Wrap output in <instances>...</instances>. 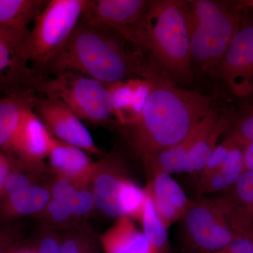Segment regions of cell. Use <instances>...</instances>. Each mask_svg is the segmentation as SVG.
Masks as SVG:
<instances>
[{
    "mask_svg": "<svg viewBox=\"0 0 253 253\" xmlns=\"http://www.w3.org/2000/svg\"><path fill=\"white\" fill-rule=\"evenodd\" d=\"M148 4L146 0H90L80 22L116 33L136 46Z\"/></svg>",
    "mask_w": 253,
    "mask_h": 253,
    "instance_id": "cell-9",
    "label": "cell"
},
{
    "mask_svg": "<svg viewBox=\"0 0 253 253\" xmlns=\"http://www.w3.org/2000/svg\"><path fill=\"white\" fill-rule=\"evenodd\" d=\"M19 49L0 36V89L6 92L26 88L31 72L21 64Z\"/></svg>",
    "mask_w": 253,
    "mask_h": 253,
    "instance_id": "cell-22",
    "label": "cell"
},
{
    "mask_svg": "<svg viewBox=\"0 0 253 253\" xmlns=\"http://www.w3.org/2000/svg\"><path fill=\"white\" fill-rule=\"evenodd\" d=\"M11 253H37V251L34 246H33V248H28L21 247V246H18Z\"/></svg>",
    "mask_w": 253,
    "mask_h": 253,
    "instance_id": "cell-35",
    "label": "cell"
},
{
    "mask_svg": "<svg viewBox=\"0 0 253 253\" xmlns=\"http://www.w3.org/2000/svg\"><path fill=\"white\" fill-rule=\"evenodd\" d=\"M220 198L236 212L253 219V171H245Z\"/></svg>",
    "mask_w": 253,
    "mask_h": 253,
    "instance_id": "cell-24",
    "label": "cell"
},
{
    "mask_svg": "<svg viewBox=\"0 0 253 253\" xmlns=\"http://www.w3.org/2000/svg\"><path fill=\"white\" fill-rule=\"evenodd\" d=\"M99 241L105 253H161L139 230L134 220L126 216L116 219L101 234Z\"/></svg>",
    "mask_w": 253,
    "mask_h": 253,
    "instance_id": "cell-18",
    "label": "cell"
},
{
    "mask_svg": "<svg viewBox=\"0 0 253 253\" xmlns=\"http://www.w3.org/2000/svg\"><path fill=\"white\" fill-rule=\"evenodd\" d=\"M158 79L131 78L107 84L113 116L118 126H130L139 121Z\"/></svg>",
    "mask_w": 253,
    "mask_h": 253,
    "instance_id": "cell-13",
    "label": "cell"
},
{
    "mask_svg": "<svg viewBox=\"0 0 253 253\" xmlns=\"http://www.w3.org/2000/svg\"><path fill=\"white\" fill-rule=\"evenodd\" d=\"M83 149L54 137L47 160L55 176L68 179L80 186H90L98 161Z\"/></svg>",
    "mask_w": 253,
    "mask_h": 253,
    "instance_id": "cell-14",
    "label": "cell"
},
{
    "mask_svg": "<svg viewBox=\"0 0 253 253\" xmlns=\"http://www.w3.org/2000/svg\"><path fill=\"white\" fill-rule=\"evenodd\" d=\"M240 6L243 9L246 8H251L253 10V0H246V1H239Z\"/></svg>",
    "mask_w": 253,
    "mask_h": 253,
    "instance_id": "cell-36",
    "label": "cell"
},
{
    "mask_svg": "<svg viewBox=\"0 0 253 253\" xmlns=\"http://www.w3.org/2000/svg\"><path fill=\"white\" fill-rule=\"evenodd\" d=\"M234 239L226 248L216 253H253V234L234 233Z\"/></svg>",
    "mask_w": 253,
    "mask_h": 253,
    "instance_id": "cell-32",
    "label": "cell"
},
{
    "mask_svg": "<svg viewBox=\"0 0 253 253\" xmlns=\"http://www.w3.org/2000/svg\"><path fill=\"white\" fill-rule=\"evenodd\" d=\"M99 241L86 231L72 230L59 236V253H99Z\"/></svg>",
    "mask_w": 253,
    "mask_h": 253,
    "instance_id": "cell-25",
    "label": "cell"
},
{
    "mask_svg": "<svg viewBox=\"0 0 253 253\" xmlns=\"http://www.w3.org/2000/svg\"><path fill=\"white\" fill-rule=\"evenodd\" d=\"M51 199L50 190L36 182L0 199V218L12 221L43 212Z\"/></svg>",
    "mask_w": 253,
    "mask_h": 253,
    "instance_id": "cell-19",
    "label": "cell"
},
{
    "mask_svg": "<svg viewBox=\"0 0 253 253\" xmlns=\"http://www.w3.org/2000/svg\"><path fill=\"white\" fill-rule=\"evenodd\" d=\"M237 144L230 136H228L220 144L217 145V147L208 158L204 169L201 171V177L210 175L219 171L225 162L231 150Z\"/></svg>",
    "mask_w": 253,
    "mask_h": 253,
    "instance_id": "cell-29",
    "label": "cell"
},
{
    "mask_svg": "<svg viewBox=\"0 0 253 253\" xmlns=\"http://www.w3.org/2000/svg\"><path fill=\"white\" fill-rule=\"evenodd\" d=\"M48 0H0V36L20 50Z\"/></svg>",
    "mask_w": 253,
    "mask_h": 253,
    "instance_id": "cell-15",
    "label": "cell"
},
{
    "mask_svg": "<svg viewBox=\"0 0 253 253\" xmlns=\"http://www.w3.org/2000/svg\"><path fill=\"white\" fill-rule=\"evenodd\" d=\"M42 213L49 223L56 225H66L68 223H72L75 219L62 201L52 198Z\"/></svg>",
    "mask_w": 253,
    "mask_h": 253,
    "instance_id": "cell-30",
    "label": "cell"
},
{
    "mask_svg": "<svg viewBox=\"0 0 253 253\" xmlns=\"http://www.w3.org/2000/svg\"><path fill=\"white\" fill-rule=\"evenodd\" d=\"M229 136L243 149L246 145L253 142V104L239 118Z\"/></svg>",
    "mask_w": 253,
    "mask_h": 253,
    "instance_id": "cell-28",
    "label": "cell"
},
{
    "mask_svg": "<svg viewBox=\"0 0 253 253\" xmlns=\"http://www.w3.org/2000/svg\"><path fill=\"white\" fill-rule=\"evenodd\" d=\"M211 111L207 96L179 87L163 77L156 81L139 121L118 126L144 163L184 140Z\"/></svg>",
    "mask_w": 253,
    "mask_h": 253,
    "instance_id": "cell-2",
    "label": "cell"
},
{
    "mask_svg": "<svg viewBox=\"0 0 253 253\" xmlns=\"http://www.w3.org/2000/svg\"><path fill=\"white\" fill-rule=\"evenodd\" d=\"M16 168H21L15 162L13 158L0 151V199L2 196L5 183L8 176Z\"/></svg>",
    "mask_w": 253,
    "mask_h": 253,
    "instance_id": "cell-34",
    "label": "cell"
},
{
    "mask_svg": "<svg viewBox=\"0 0 253 253\" xmlns=\"http://www.w3.org/2000/svg\"><path fill=\"white\" fill-rule=\"evenodd\" d=\"M34 248L37 253H59V236L51 230L44 231Z\"/></svg>",
    "mask_w": 253,
    "mask_h": 253,
    "instance_id": "cell-33",
    "label": "cell"
},
{
    "mask_svg": "<svg viewBox=\"0 0 253 253\" xmlns=\"http://www.w3.org/2000/svg\"><path fill=\"white\" fill-rule=\"evenodd\" d=\"M245 171H246V167H245L244 149L239 145H236L231 150L225 162L217 172H220L229 186V190L237 182Z\"/></svg>",
    "mask_w": 253,
    "mask_h": 253,
    "instance_id": "cell-27",
    "label": "cell"
},
{
    "mask_svg": "<svg viewBox=\"0 0 253 253\" xmlns=\"http://www.w3.org/2000/svg\"><path fill=\"white\" fill-rule=\"evenodd\" d=\"M53 140L54 136L32 109L23 118L6 154L23 170L35 172L41 169L47 159Z\"/></svg>",
    "mask_w": 253,
    "mask_h": 253,
    "instance_id": "cell-12",
    "label": "cell"
},
{
    "mask_svg": "<svg viewBox=\"0 0 253 253\" xmlns=\"http://www.w3.org/2000/svg\"><path fill=\"white\" fill-rule=\"evenodd\" d=\"M219 76L236 96L253 91V23L243 28L231 41L217 68Z\"/></svg>",
    "mask_w": 253,
    "mask_h": 253,
    "instance_id": "cell-11",
    "label": "cell"
},
{
    "mask_svg": "<svg viewBox=\"0 0 253 253\" xmlns=\"http://www.w3.org/2000/svg\"><path fill=\"white\" fill-rule=\"evenodd\" d=\"M122 158L111 154L98 161L90 188L95 208L109 217L140 221L146 193L126 174Z\"/></svg>",
    "mask_w": 253,
    "mask_h": 253,
    "instance_id": "cell-7",
    "label": "cell"
},
{
    "mask_svg": "<svg viewBox=\"0 0 253 253\" xmlns=\"http://www.w3.org/2000/svg\"><path fill=\"white\" fill-rule=\"evenodd\" d=\"M28 88L61 101L82 121L91 124H104L113 116L107 84L80 73L32 75Z\"/></svg>",
    "mask_w": 253,
    "mask_h": 253,
    "instance_id": "cell-6",
    "label": "cell"
},
{
    "mask_svg": "<svg viewBox=\"0 0 253 253\" xmlns=\"http://www.w3.org/2000/svg\"><path fill=\"white\" fill-rule=\"evenodd\" d=\"M204 125V118H203L184 140L168 149L158 151L144 161V164L148 172L158 169L169 175L184 173L186 156L202 130Z\"/></svg>",
    "mask_w": 253,
    "mask_h": 253,
    "instance_id": "cell-21",
    "label": "cell"
},
{
    "mask_svg": "<svg viewBox=\"0 0 253 253\" xmlns=\"http://www.w3.org/2000/svg\"><path fill=\"white\" fill-rule=\"evenodd\" d=\"M229 126V121L219 118L217 113L211 111L204 118L202 130L190 149L184 166V173L201 172L208 158L217 146L221 134Z\"/></svg>",
    "mask_w": 253,
    "mask_h": 253,
    "instance_id": "cell-20",
    "label": "cell"
},
{
    "mask_svg": "<svg viewBox=\"0 0 253 253\" xmlns=\"http://www.w3.org/2000/svg\"><path fill=\"white\" fill-rule=\"evenodd\" d=\"M185 253H201L195 252V251H185Z\"/></svg>",
    "mask_w": 253,
    "mask_h": 253,
    "instance_id": "cell-37",
    "label": "cell"
},
{
    "mask_svg": "<svg viewBox=\"0 0 253 253\" xmlns=\"http://www.w3.org/2000/svg\"><path fill=\"white\" fill-rule=\"evenodd\" d=\"M63 72L80 73L106 84L131 78L163 77L144 54L122 37L81 22L59 54L36 76Z\"/></svg>",
    "mask_w": 253,
    "mask_h": 253,
    "instance_id": "cell-1",
    "label": "cell"
},
{
    "mask_svg": "<svg viewBox=\"0 0 253 253\" xmlns=\"http://www.w3.org/2000/svg\"><path fill=\"white\" fill-rule=\"evenodd\" d=\"M33 111L58 140L80 148L88 154L102 155L83 121L61 101L37 97Z\"/></svg>",
    "mask_w": 253,
    "mask_h": 253,
    "instance_id": "cell-10",
    "label": "cell"
},
{
    "mask_svg": "<svg viewBox=\"0 0 253 253\" xmlns=\"http://www.w3.org/2000/svg\"><path fill=\"white\" fill-rule=\"evenodd\" d=\"M75 218L89 214L95 208L94 200L90 186H76L62 199Z\"/></svg>",
    "mask_w": 253,
    "mask_h": 253,
    "instance_id": "cell-26",
    "label": "cell"
},
{
    "mask_svg": "<svg viewBox=\"0 0 253 253\" xmlns=\"http://www.w3.org/2000/svg\"><path fill=\"white\" fill-rule=\"evenodd\" d=\"M146 199L141 218L142 232L146 239L161 253L168 249V228L155 209L149 186H146Z\"/></svg>",
    "mask_w": 253,
    "mask_h": 253,
    "instance_id": "cell-23",
    "label": "cell"
},
{
    "mask_svg": "<svg viewBox=\"0 0 253 253\" xmlns=\"http://www.w3.org/2000/svg\"><path fill=\"white\" fill-rule=\"evenodd\" d=\"M23 235L21 224H11L0 231V253H11L20 246Z\"/></svg>",
    "mask_w": 253,
    "mask_h": 253,
    "instance_id": "cell-31",
    "label": "cell"
},
{
    "mask_svg": "<svg viewBox=\"0 0 253 253\" xmlns=\"http://www.w3.org/2000/svg\"><path fill=\"white\" fill-rule=\"evenodd\" d=\"M189 1V30L191 62L204 72L217 68L240 29L242 8L212 0Z\"/></svg>",
    "mask_w": 253,
    "mask_h": 253,
    "instance_id": "cell-4",
    "label": "cell"
},
{
    "mask_svg": "<svg viewBox=\"0 0 253 253\" xmlns=\"http://www.w3.org/2000/svg\"><path fill=\"white\" fill-rule=\"evenodd\" d=\"M37 96L31 89H17L0 97V151L6 153L14 141L23 118L33 109Z\"/></svg>",
    "mask_w": 253,
    "mask_h": 253,
    "instance_id": "cell-17",
    "label": "cell"
},
{
    "mask_svg": "<svg viewBox=\"0 0 253 253\" xmlns=\"http://www.w3.org/2000/svg\"><path fill=\"white\" fill-rule=\"evenodd\" d=\"M189 1H149L136 46L156 69L174 77L191 76Z\"/></svg>",
    "mask_w": 253,
    "mask_h": 253,
    "instance_id": "cell-3",
    "label": "cell"
},
{
    "mask_svg": "<svg viewBox=\"0 0 253 253\" xmlns=\"http://www.w3.org/2000/svg\"><path fill=\"white\" fill-rule=\"evenodd\" d=\"M149 186L155 209L169 229L182 219L192 200L187 197L179 184L167 173L153 169Z\"/></svg>",
    "mask_w": 253,
    "mask_h": 253,
    "instance_id": "cell-16",
    "label": "cell"
},
{
    "mask_svg": "<svg viewBox=\"0 0 253 253\" xmlns=\"http://www.w3.org/2000/svg\"><path fill=\"white\" fill-rule=\"evenodd\" d=\"M181 219L186 251L216 253L234 239V233L216 199L192 200Z\"/></svg>",
    "mask_w": 253,
    "mask_h": 253,
    "instance_id": "cell-8",
    "label": "cell"
},
{
    "mask_svg": "<svg viewBox=\"0 0 253 253\" xmlns=\"http://www.w3.org/2000/svg\"><path fill=\"white\" fill-rule=\"evenodd\" d=\"M90 0H48L19 50L20 61L40 75L63 49Z\"/></svg>",
    "mask_w": 253,
    "mask_h": 253,
    "instance_id": "cell-5",
    "label": "cell"
}]
</instances>
